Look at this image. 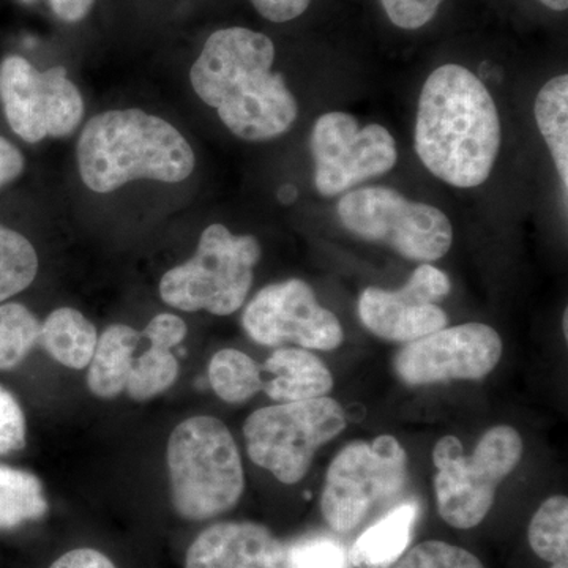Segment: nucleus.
I'll list each match as a JSON object with an SVG mask.
<instances>
[{"label": "nucleus", "mask_w": 568, "mask_h": 568, "mask_svg": "<svg viewBox=\"0 0 568 568\" xmlns=\"http://www.w3.org/2000/svg\"><path fill=\"white\" fill-rule=\"evenodd\" d=\"M275 47L264 33L245 28L216 31L193 63L194 92L235 136L271 141L293 129L298 106L280 73L272 71Z\"/></svg>", "instance_id": "f257e3e1"}, {"label": "nucleus", "mask_w": 568, "mask_h": 568, "mask_svg": "<svg viewBox=\"0 0 568 568\" xmlns=\"http://www.w3.org/2000/svg\"><path fill=\"white\" fill-rule=\"evenodd\" d=\"M414 144L426 170L448 185L474 189L487 181L500 149L499 112L473 71L447 63L429 74Z\"/></svg>", "instance_id": "f03ea898"}, {"label": "nucleus", "mask_w": 568, "mask_h": 568, "mask_svg": "<svg viewBox=\"0 0 568 568\" xmlns=\"http://www.w3.org/2000/svg\"><path fill=\"white\" fill-rule=\"evenodd\" d=\"M192 145L171 123L141 110L95 115L78 141L82 182L111 193L138 179L179 183L194 170Z\"/></svg>", "instance_id": "7ed1b4c3"}, {"label": "nucleus", "mask_w": 568, "mask_h": 568, "mask_svg": "<svg viewBox=\"0 0 568 568\" xmlns=\"http://www.w3.org/2000/svg\"><path fill=\"white\" fill-rule=\"evenodd\" d=\"M171 499L182 518L204 521L226 514L245 489L237 444L219 418L196 416L175 426L168 440Z\"/></svg>", "instance_id": "20e7f679"}, {"label": "nucleus", "mask_w": 568, "mask_h": 568, "mask_svg": "<svg viewBox=\"0 0 568 568\" xmlns=\"http://www.w3.org/2000/svg\"><path fill=\"white\" fill-rule=\"evenodd\" d=\"M523 452L521 435L507 425L489 428L469 457L458 437H440L433 448L440 518L455 529L480 525L495 504L497 488L521 462Z\"/></svg>", "instance_id": "39448f33"}, {"label": "nucleus", "mask_w": 568, "mask_h": 568, "mask_svg": "<svg viewBox=\"0 0 568 568\" xmlns=\"http://www.w3.org/2000/svg\"><path fill=\"white\" fill-rule=\"evenodd\" d=\"M260 260L256 237L234 235L223 224H211L201 234L192 260L163 275L160 295L164 304L182 312L233 315L244 305Z\"/></svg>", "instance_id": "423d86ee"}, {"label": "nucleus", "mask_w": 568, "mask_h": 568, "mask_svg": "<svg viewBox=\"0 0 568 568\" xmlns=\"http://www.w3.org/2000/svg\"><path fill=\"white\" fill-rule=\"evenodd\" d=\"M346 424L343 406L327 396L263 407L246 418V452L254 465L274 474L276 480L298 484L317 448L342 435Z\"/></svg>", "instance_id": "0eeeda50"}, {"label": "nucleus", "mask_w": 568, "mask_h": 568, "mask_svg": "<svg viewBox=\"0 0 568 568\" xmlns=\"http://www.w3.org/2000/svg\"><path fill=\"white\" fill-rule=\"evenodd\" d=\"M336 212L349 233L390 246L406 260L418 263L440 260L454 242L446 213L407 200L388 186L354 190L339 200Z\"/></svg>", "instance_id": "6e6552de"}, {"label": "nucleus", "mask_w": 568, "mask_h": 568, "mask_svg": "<svg viewBox=\"0 0 568 568\" xmlns=\"http://www.w3.org/2000/svg\"><path fill=\"white\" fill-rule=\"evenodd\" d=\"M406 480L407 454L396 437L354 440L328 466L323 517L335 532H353L377 503L398 495Z\"/></svg>", "instance_id": "1a4fd4ad"}, {"label": "nucleus", "mask_w": 568, "mask_h": 568, "mask_svg": "<svg viewBox=\"0 0 568 568\" xmlns=\"http://www.w3.org/2000/svg\"><path fill=\"white\" fill-rule=\"evenodd\" d=\"M0 102L21 140L69 136L84 115V102L63 67L39 71L21 55L0 63Z\"/></svg>", "instance_id": "9d476101"}, {"label": "nucleus", "mask_w": 568, "mask_h": 568, "mask_svg": "<svg viewBox=\"0 0 568 568\" xmlns=\"http://www.w3.org/2000/svg\"><path fill=\"white\" fill-rule=\"evenodd\" d=\"M317 192L332 197L388 173L398 160L396 142L379 123L358 125L347 112L321 115L310 138Z\"/></svg>", "instance_id": "9b49d317"}, {"label": "nucleus", "mask_w": 568, "mask_h": 568, "mask_svg": "<svg viewBox=\"0 0 568 568\" xmlns=\"http://www.w3.org/2000/svg\"><path fill=\"white\" fill-rule=\"evenodd\" d=\"M242 324L263 346L334 351L345 339L338 317L317 304L313 287L297 278L263 287L246 305Z\"/></svg>", "instance_id": "f8f14e48"}, {"label": "nucleus", "mask_w": 568, "mask_h": 568, "mask_svg": "<svg viewBox=\"0 0 568 568\" xmlns=\"http://www.w3.org/2000/svg\"><path fill=\"white\" fill-rule=\"evenodd\" d=\"M503 357V339L487 324L444 327L406 343L396 354V375L407 386L448 381H477L488 376Z\"/></svg>", "instance_id": "ddd939ff"}, {"label": "nucleus", "mask_w": 568, "mask_h": 568, "mask_svg": "<svg viewBox=\"0 0 568 568\" xmlns=\"http://www.w3.org/2000/svg\"><path fill=\"white\" fill-rule=\"evenodd\" d=\"M450 287L446 272L424 263L402 290L366 287L358 298V316L379 338L410 343L447 327V313L436 302L446 297Z\"/></svg>", "instance_id": "4468645a"}, {"label": "nucleus", "mask_w": 568, "mask_h": 568, "mask_svg": "<svg viewBox=\"0 0 568 568\" xmlns=\"http://www.w3.org/2000/svg\"><path fill=\"white\" fill-rule=\"evenodd\" d=\"M185 568H291L290 551L257 523H216L190 545Z\"/></svg>", "instance_id": "2eb2a0df"}, {"label": "nucleus", "mask_w": 568, "mask_h": 568, "mask_svg": "<svg viewBox=\"0 0 568 568\" xmlns=\"http://www.w3.org/2000/svg\"><path fill=\"white\" fill-rule=\"evenodd\" d=\"M274 379L263 383L268 398L278 403L321 398L334 387V376L317 355L304 347L276 349L263 365Z\"/></svg>", "instance_id": "dca6fc26"}, {"label": "nucleus", "mask_w": 568, "mask_h": 568, "mask_svg": "<svg viewBox=\"0 0 568 568\" xmlns=\"http://www.w3.org/2000/svg\"><path fill=\"white\" fill-rule=\"evenodd\" d=\"M418 506L406 503L394 508L376 525L365 530L347 551V560L355 568H390L405 555L413 538Z\"/></svg>", "instance_id": "f3484780"}, {"label": "nucleus", "mask_w": 568, "mask_h": 568, "mask_svg": "<svg viewBox=\"0 0 568 568\" xmlns=\"http://www.w3.org/2000/svg\"><path fill=\"white\" fill-rule=\"evenodd\" d=\"M142 335L129 325H110L97 342L95 353L89 364V390L99 398H115L125 392L133 354Z\"/></svg>", "instance_id": "a211bd4d"}, {"label": "nucleus", "mask_w": 568, "mask_h": 568, "mask_svg": "<svg viewBox=\"0 0 568 568\" xmlns=\"http://www.w3.org/2000/svg\"><path fill=\"white\" fill-rule=\"evenodd\" d=\"M95 325L73 308H59L41 324L40 343L59 364L71 369L89 366L95 353Z\"/></svg>", "instance_id": "6ab92c4d"}, {"label": "nucleus", "mask_w": 568, "mask_h": 568, "mask_svg": "<svg viewBox=\"0 0 568 568\" xmlns=\"http://www.w3.org/2000/svg\"><path fill=\"white\" fill-rule=\"evenodd\" d=\"M538 130L547 142L564 193L568 190V77L549 80L536 99Z\"/></svg>", "instance_id": "aec40b11"}, {"label": "nucleus", "mask_w": 568, "mask_h": 568, "mask_svg": "<svg viewBox=\"0 0 568 568\" xmlns=\"http://www.w3.org/2000/svg\"><path fill=\"white\" fill-rule=\"evenodd\" d=\"M48 503L39 477L28 470L0 466V529L17 528L44 517Z\"/></svg>", "instance_id": "412c9836"}, {"label": "nucleus", "mask_w": 568, "mask_h": 568, "mask_svg": "<svg viewBox=\"0 0 568 568\" xmlns=\"http://www.w3.org/2000/svg\"><path fill=\"white\" fill-rule=\"evenodd\" d=\"M209 383L223 402L231 405L248 402L263 390L261 366L237 349H223L209 364Z\"/></svg>", "instance_id": "4be33fe9"}, {"label": "nucleus", "mask_w": 568, "mask_h": 568, "mask_svg": "<svg viewBox=\"0 0 568 568\" xmlns=\"http://www.w3.org/2000/svg\"><path fill=\"white\" fill-rule=\"evenodd\" d=\"M530 548L545 562L568 559V499L567 496H551L545 500L528 529Z\"/></svg>", "instance_id": "5701e85b"}, {"label": "nucleus", "mask_w": 568, "mask_h": 568, "mask_svg": "<svg viewBox=\"0 0 568 568\" xmlns=\"http://www.w3.org/2000/svg\"><path fill=\"white\" fill-rule=\"evenodd\" d=\"M39 256L24 235L0 224V304L31 286Z\"/></svg>", "instance_id": "b1692460"}, {"label": "nucleus", "mask_w": 568, "mask_h": 568, "mask_svg": "<svg viewBox=\"0 0 568 568\" xmlns=\"http://www.w3.org/2000/svg\"><path fill=\"white\" fill-rule=\"evenodd\" d=\"M41 324L21 304L0 305V372L17 368L40 343Z\"/></svg>", "instance_id": "393cba45"}, {"label": "nucleus", "mask_w": 568, "mask_h": 568, "mask_svg": "<svg viewBox=\"0 0 568 568\" xmlns=\"http://www.w3.org/2000/svg\"><path fill=\"white\" fill-rule=\"evenodd\" d=\"M179 376L178 358L171 349L155 343L133 361L125 392L134 402H148L173 386Z\"/></svg>", "instance_id": "a878e982"}, {"label": "nucleus", "mask_w": 568, "mask_h": 568, "mask_svg": "<svg viewBox=\"0 0 568 568\" xmlns=\"http://www.w3.org/2000/svg\"><path fill=\"white\" fill-rule=\"evenodd\" d=\"M390 568H485L473 552L446 541L429 540L410 548Z\"/></svg>", "instance_id": "bb28decb"}, {"label": "nucleus", "mask_w": 568, "mask_h": 568, "mask_svg": "<svg viewBox=\"0 0 568 568\" xmlns=\"http://www.w3.org/2000/svg\"><path fill=\"white\" fill-rule=\"evenodd\" d=\"M287 551L291 568H346L349 562L345 548L325 537L297 541Z\"/></svg>", "instance_id": "cd10ccee"}, {"label": "nucleus", "mask_w": 568, "mask_h": 568, "mask_svg": "<svg viewBox=\"0 0 568 568\" xmlns=\"http://www.w3.org/2000/svg\"><path fill=\"white\" fill-rule=\"evenodd\" d=\"M26 446V417L20 403L0 386V455Z\"/></svg>", "instance_id": "c85d7f7f"}, {"label": "nucleus", "mask_w": 568, "mask_h": 568, "mask_svg": "<svg viewBox=\"0 0 568 568\" xmlns=\"http://www.w3.org/2000/svg\"><path fill=\"white\" fill-rule=\"evenodd\" d=\"M396 28L416 31L435 18L443 0H381Z\"/></svg>", "instance_id": "c756f323"}, {"label": "nucleus", "mask_w": 568, "mask_h": 568, "mask_svg": "<svg viewBox=\"0 0 568 568\" xmlns=\"http://www.w3.org/2000/svg\"><path fill=\"white\" fill-rule=\"evenodd\" d=\"M141 335L155 345L173 349L185 339L186 324L179 316L162 313V315L153 317Z\"/></svg>", "instance_id": "7c9ffc66"}, {"label": "nucleus", "mask_w": 568, "mask_h": 568, "mask_svg": "<svg viewBox=\"0 0 568 568\" xmlns=\"http://www.w3.org/2000/svg\"><path fill=\"white\" fill-rule=\"evenodd\" d=\"M312 0H252L254 9L263 14L265 20L274 22L293 21L308 9Z\"/></svg>", "instance_id": "2f4dec72"}, {"label": "nucleus", "mask_w": 568, "mask_h": 568, "mask_svg": "<svg viewBox=\"0 0 568 568\" xmlns=\"http://www.w3.org/2000/svg\"><path fill=\"white\" fill-rule=\"evenodd\" d=\"M50 568H118L103 552L92 548H78L65 552Z\"/></svg>", "instance_id": "473e14b6"}, {"label": "nucleus", "mask_w": 568, "mask_h": 568, "mask_svg": "<svg viewBox=\"0 0 568 568\" xmlns=\"http://www.w3.org/2000/svg\"><path fill=\"white\" fill-rule=\"evenodd\" d=\"M24 164L22 153L6 138L0 136V189L20 178Z\"/></svg>", "instance_id": "72a5a7b5"}, {"label": "nucleus", "mask_w": 568, "mask_h": 568, "mask_svg": "<svg viewBox=\"0 0 568 568\" xmlns=\"http://www.w3.org/2000/svg\"><path fill=\"white\" fill-rule=\"evenodd\" d=\"M95 0H50L52 11L67 22L81 21Z\"/></svg>", "instance_id": "f704fd0d"}, {"label": "nucleus", "mask_w": 568, "mask_h": 568, "mask_svg": "<svg viewBox=\"0 0 568 568\" xmlns=\"http://www.w3.org/2000/svg\"><path fill=\"white\" fill-rule=\"evenodd\" d=\"M278 197L282 203H293L295 197H297V190H295L293 185H284L282 190H280Z\"/></svg>", "instance_id": "c9c22d12"}, {"label": "nucleus", "mask_w": 568, "mask_h": 568, "mask_svg": "<svg viewBox=\"0 0 568 568\" xmlns=\"http://www.w3.org/2000/svg\"><path fill=\"white\" fill-rule=\"evenodd\" d=\"M551 568H568V559L558 560V562H552Z\"/></svg>", "instance_id": "e433bc0d"}, {"label": "nucleus", "mask_w": 568, "mask_h": 568, "mask_svg": "<svg viewBox=\"0 0 568 568\" xmlns=\"http://www.w3.org/2000/svg\"><path fill=\"white\" fill-rule=\"evenodd\" d=\"M568 315H567V310H566V313H564V335H566V338L568 336Z\"/></svg>", "instance_id": "4c0bfd02"}]
</instances>
